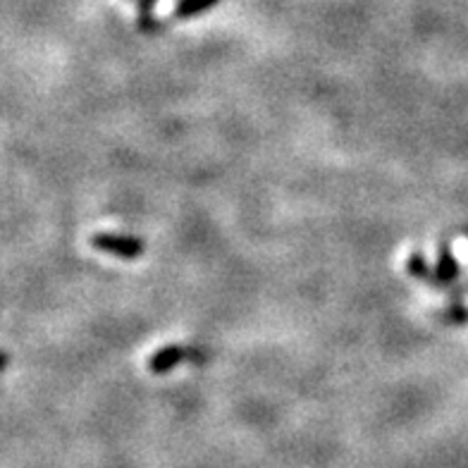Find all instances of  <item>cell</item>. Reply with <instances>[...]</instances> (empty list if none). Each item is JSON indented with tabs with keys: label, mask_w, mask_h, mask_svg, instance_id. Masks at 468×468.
<instances>
[{
	"label": "cell",
	"mask_w": 468,
	"mask_h": 468,
	"mask_svg": "<svg viewBox=\"0 0 468 468\" xmlns=\"http://www.w3.org/2000/svg\"><path fill=\"white\" fill-rule=\"evenodd\" d=\"M96 251L105 253V256H115V259L122 261H136L142 259L144 251H146V244H144L139 237H130V234H115V232H99L93 234L89 239Z\"/></svg>",
	"instance_id": "6da1fadb"
},
{
	"label": "cell",
	"mask_w": 468,
	"mask_h": 468,
	"mask_svg": "<svg viewBox=\"0 0 468 468\" xmlns=\"http://www.w3.org/2000/svg\"><path fill=\"white\" fill-rule=\"evenodd\" d=\"M186 358V349L182 345H165L161 349L151 354L146 361L148 373H154V376H165L170 370L177 368L182 361Z\"/></svg>",
	"instance_id": "7a4b0ae2"
},
{
	"label": "cell",
	"mask_w": 468,
	"mask_h": 468,
	"mask_svg": "<svg viewBox=\"0 0 468 468\" xmlns=\"http://www.w3.org/2000/svg\"><path fill=\"white\" fill-rule=\"evenodd\" d=\"M459 275V261L452 253V249L447 244H442L438 251V263H435V271H432V280L438 284H450L452 280H456Z\"/></svg>",
	"instance_id": "3957f363"
},
{
	"label": "cell",
	"mask_w": 468,
	"mask_h": 468,
	"mask_svg": "<svg viewBox=\"0 0 468 468\" xmlns=\"http://www.w3.org/2000/svg\"><path fill=\"white\" fill-rule=\"evenodd\" d=\"M220 0H177V5L173 10V17L177 22L182 19H191V17H198V15L208 13L213 7L218 5Z\"/></svg>",
	"instance_id": "277c9868"
},
{
	"label": "cell",
	"mask_w": 468,
	"mask_h": 468,
	"mask_svg": "<svg viewBox=\"0 0 468 468\" xmlns=\"http://www.w3.org/2000/svg\"><path fill=\"white\" fill-rule=\"evenodd\" d=\"M407 272L416 280H428L432 275L431 265H428V261H425L420 253H411V256H409Z\"/></svg>",
	"instance_id": "5b68a950"
},
{
	"label": "cell",
	"mask_w": 468,
	"mask_h": 468,
	"mask_svg": "<svg viewBox=\"0 0 468 468\" xmlns=\"http://www.w3.org/2000/svg\"><path fill=\"white\" fill-rule=\"evenodd\" d=\"M158 0H139V25L142 29H151V10Z\"/></svg>",
	"instance_id": "8992f818"
}]
</instances>
